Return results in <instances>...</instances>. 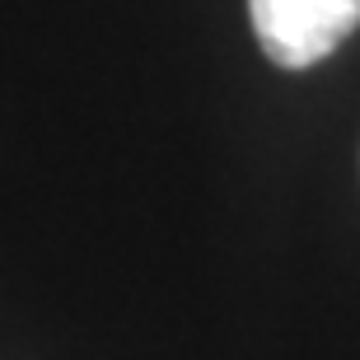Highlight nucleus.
<instances>
[{
  "label": "nucleus",
  "instance_id": "f257e3e1",
  "mask_svg": "<svg viewBox=\"0 0 360 360\" xmlns=\"http://www.w3.org/2000/svg\"><path fill=\"white\" fill-rule=\"evenodd\" d=\"M248 14L281 70L319 66L360 28V0H248Z\"/></svg>",
  "mask_w": 360,
  "mask_h": 360
}]
</instances>
